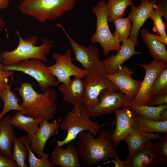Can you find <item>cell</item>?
Returning a JSON list of instances; mask_svg holds the SVG:
<instances>
[{
    "instance_id": "1",
    "label": "cell",
    "mask_w": 167,
    "mask_h": 167,
    "mask_svg": "<svg viewBox=\"0 0 167 167\" xmlns=\"http://www.w3.org/2000/svg\"><path fill=\"white\" fill-rule=\"evenodd\" d=\"M110 135L105 129L100 131L96 138L88 131L78 134L79 141L76 146L82 166L89 167L108 159L113 160L118 157L110 139Z\"/></svg>"
},
{
    "instance_id": "2",
    "label": "cell",
    "mask_w": 167,
    "mask_h": 167,
    "mask_svg": "<svg viewBox=\"0 0 167 167\" xmlns=\"http://www.w3.org/2000/svg\"><path fill=\"white\" fill-rule=\"evenodd\" d=\"M21 97L22 102L20 104L25 111V115L34 118H43L49 120L54 117L57 106V91L49 88L45 92L38 93L30 83H22L15 87Z\"/></svg>"
},
{
    "instance_id": "3",
    "label": "cell",
    "mask_w": 167,
    "mask_h": 167,
    "mask_svg": "<svg viewBox=\"0 0 167 167\" xmlns=\"http://www.w3.org/2000/svg\"><path fill=\"white\" fill-rule=\"evenodd\" d=\"M16 33L19 39L17 47L12 50L4 51L0 53V58L3 66L13 65L22 61L33 58L47 62L46 55L49 53L52 47L47 39H43L42 44L36 46L38 40L36 36H30L24 40L18 30H16Z\"/></svg>"
},
{
    "instance_id": "4",
    "label": "cell",
    "mask_w": 167,
    "mask_h": 167,
    "mask_svg": "<svg viewBox=\"0 0 167 167\" xmlns=\"http://www.w3.org/2000/svg\"><path fill=\"white\" fill-rule=\"evenodd\" d=\"M76 0H24L19 9L24 15L32 17L41 23L59 19L73 9Z\"/></svg>"
},
{
    "instance_id": "5",
    "label": "cell",
    "mask_w": 167,
    "mask_h": 167,
    "mask_svg": "<svg viewBox=\"0 0 167 167\" xmlns=\"http://www.w3.org/2000/svg\"><path fill=\"white\" fill-rule=\"evenodd\" d=\"M88 109L83 105L74 107L69 111L60 125L61 129L67 131V134L62 140L58 139L57 146H62L75 139L80 132L88 131L94 137L97 136L103 125H100L90 119Z\"/></svg>"
},
{
    "instance_id": "6",
    "label": "cell",
    "mask_w": 167,
    "mask_h": 167,
    "mask_svg": "<svg viewBox=\"0 0 167 167\" xmlns=\"http://www.w3.org/2000/svg\"><path fill=\"white\" fill-rule=\"evenodd\" d=\"M107 2L101 0L92 8V12L96 18V28L90 38L92 43H98L103 50V54L108 55L111 51H118L121 45L110 30L108 24V11Z\"/></svg>"
},
{
    "instance_id": "7",
    "label": "cell",
    "mask_w": 167,
    "mask_h": 167,
    "mask_svg": "<svg viewBox=\"0 0 167 167\" xmlns=\"http://www.w3.org/2000/svg\"><path fill=\"white\" fill-rule=\"evenodd\" d=\"M4 67L7 70L22 72L32 77L37 82L39 88L43 92L51 86H57L59 84L43 62L38 59L22 61L14 64L4 66Z\"/></svg>"
},
{
    "instance_id": "8",
    "label": "cell",
    "mask_w": 167,
    "mask_h": 167,
    "mask_svg": "<svg viewBox=\"0 0 167 167\" xmlns=\"http://www.w3.org/2000/svg\"><path fill=\"white\" fill-rule=\"evenodd\" d=\"M57 26L62 29L70 43L75 55L73 60L80 63L83 69L88 74L104 75V65L103 62L99 60L100 51L98 48L92 45L87 47L79 45L70 36L61 24H58Z\"/></svg>"
},
{
    "instance_id": "9",
    "label": "cell",
    "mask_w": 167,
    "mask_h": 167,
    "mask_svg": "<svg viewBox=\"0 0 167 167\" xmlns=\"http://www.w3.org/2000/svg\"><path fill=\"white\" fill-rule=\"evenodd\" d=\"M72 55V51L70 49H67L64 54L54 53L52 57L55 63L47 66L51 73L56 77L58 83H63L67 87L71 81V76L83 78L88 74L87 72L73 64Z\"/></svg>"
},
{
    "instance_id": "10",
    "label": "cell",
    "mask_w": 167,
    "mask_h": 167,
    "mask_svg": "<svg viewBox=\"0 0 167 167\" xmlns=\"http://www.w3.org/2000/svg\"><path fill=\"white\" fill-rule=\"evenodd\" d=\"M116 91L112 88L104 90L99 96L97 103L93 107L88 109L90 117H97L113 113L118 108L129 107L131 100L125 94Z\"/></svg>"
},
{
    "instance_id": "11",
    "label": "cell",
    "mask_w": 167,
    "mask_h": 167,
    "mask_svg": "<svg viewBox=\"0 0 167 167\" xmlns=\"http://www.w3.org/2000/svg\"><path fill=\"white\" fill-rule=\"evenodd\" d=\"M142 67L145 71V76L141 82L139 92L131 102L138 105H148L151 97V90L154 81L159 74L167 67V63L154 60L148 64H135Z\"/></svg>"
},
{
    "instance_id": "12",
    "label": "cell",
    "mask_w": 167,
    "mask_h": 167,
    "mask_svg": "<svg viewBox=\"0 0 167 167\" xmlns=\"http://www.w3.org/2000/svg\"><path fill=\"white\" fill-rule=\"evenodd\" d=\"M85 77L84 81L83 104L88 109L93 107L97 103L99 96L105 89L112 88L117 91L119 90L113 82L104 75L88 74Z\"/></svg>"
},
{
    "instance_id": "13",
    "label": "cell",
    "mask_w": 167,
    "mask_h": 167,
    "mask_svg": "<svg viewBox=\"0 0 167 167\" xmlns=\"http://www.w3.org/2000/svg\"><path fill=\"white\" fill-rule=\"evenodd\" d=\"M134 71L127 66H121L114 73L105 74L104 76L112 82L120 90L132 101L137 95L141 82L133 79L131 76Z\"/></svg>"
},
{
    "instance_id": "14",
    "label": "cell",
    "mask_w": 167,
    "mask_h": 167,
    "mask_svg": "<svg viewBox=\"0 0 167 167\" xmlns=\"http://www.w3.org/2000/svg\"><path fill=\"white\" fill-rule=\"evenodd\" d=\"M116 126L110 139L113 142L115 148L122 140H124L132 131L134 123V113L130 107L118 108L115 110Z\"/></svg>"
},
{
    "instance_id": "15",
    "label": "cell",
    "mask_w": 167,
    "mask_h": 167,
    "mask_svg": "<svg viewBox=\"0 0 167 167\" xmlns=\"http://www.w3.org/2000/svg\"><path fill=\"white\" fill-rule=\"evenodd\" d=\"M158 0H147L136 7H131V11L128 18L132 23L129 39L133 42L138 43L137 37L139 30L149 18L151 11L156 6Z\"/></svg>"
},
{
    "instance_id": "16",
    "label": "cell",
    "mask_w": 167,
    "mask_h": 167,
    "mask_svg": "<svg viewBox=\"0 0 167 167\" xmlns=\"http://www.w3.org/2000/svg\"><path fill=\"white\" fill-rule=\"evenodd\" d=\"M124 161L125 167H153L162 163L155 144L151 142Z\"/></svg>"
},
{
    "instance_id": "17",
    "label": "cell",
    "mask_w": 167,
    "mask_h": 167,
    "mask_svg": "<svg viewBox=\"0 0 167 167\" xmlns=\"http://www.w3.org/2000/svg\"><path fill=\"white\" fill-rule=\"evenodd\" d=\"M59 121L55 119L51 122L43 118L39 124L37 131L32 135H27L31 143L30 148L39 158L44 154V150L48 139L57 132Z\"/></svg>"
},
{
    "instance_id": "18",
    "label": "cell",
    "mask_w": 167,
    "mask_h": 167,
    "mask_svg": "<svg viewBox=\"0 0 167 167\" xmlns=\"http://www.w3.org/2000/svg\"><path fill=\"white\" fill-rule=\"evenodd\" d=\"M138 45V43L132 42L128 38L123 41L116 54H113L103 60L105 74L114 73L133 55L142 54L135 50V46Z\"/></svg>"
},
{
    "instance_id": "19",
    "label": "cell",
    "mask_w": 167,
    "mask_h": 167,
    "mask_svg": "<svg viewBox=\"0 0 167 167\" xmlns=\"http://www.w3.org/2000/svg\"><path fill=\"white\" fill-rule=\"evenodd\" d=\"M50 161L55 166L61 167H81L76 146L69 143L64 149L62 146L55 147L53 149Z\"/></svg>"
},
{
    "instance_id": "20",
    "label": "cell",
    "mask_w": 167,
    "mask_h": 167,
    "mask_svg": "<svg viewBox=\"0 0 167 167\" xmlns=\"http://www.w3.org/2000/svg\"><path fill=\"white\" fill-rule=\"evenodd\" d=\"M58 88L62 94L63 100L66 102L75 107L83 104L84 84L82 78L75 77L68 86L61 83Z\"/></svg>"
},
{
    "instance_id": "21",
    "label": "cell",
    "mask_w": 167,
    "mask_h": 167,
    "mask_svg": "<svg viewBox=\"0 0 167 167\" xmlns=\"http://www.w3.org/2000/svg\"><path fill=\"white\" fill-rule=\"evenodd\" d=\"M161 136L159 133H145L138 127L135 121L133 129L124 141L127 144L129 151L128 156H131L143 148L152 139H158Z\"/></svg>"
},
{
    "instance_id": "22",
    "label": "cell",
    "mask_w": 167,
    "mask_h": 167,
    "mask_svg": "<svg viewBox=\"0 0 167 167\" xmlns=\"http://www.w3.org/2000/svg\"><path fill=\"white\" fill-rule=\"evenodd\" d=\"M10 116L7 115L0 120V152L5 156L11 158V148L16 136L15 126L9 123Z\"/></svg>"
},
{
    "instance_id": "23",
    "label": "cell",
    "mask_w": 167,
    "mask_h": 167,
    "mask_svg": "<svg viewBox=\"0 0 167 167\" xmlns=\"http://www.w3.org/2000/svg\"><path fill=\"white\" fill-rule=\"evenodd\" d=\"M140 35L150 54L154 59L167 63V50L165 45L152 37L150 33L146 29H141Z\"/></svg>"
},
{
    "instance_id": "24",
    "label": "cell",
    "mask_w": 167,
    "mask_h": 167,
    "mask_svg": "<svg viewBox=\"0 0 167 167\" xmlns=\"http://www.w3.org/2000/svg\"><path fill=\"white\" fill-rule=\"evenodd\" d=\"M43 118H34L26 115L17 111L13 116H10L9 123L21 131H24L29 135H32L38 131Z\"/></svg>"
},
{
    "instance_id": "25",
    "label": "cell",
    "mask_w": 167,
    "mask_h": 167,
    "mask_svg": "<svg viewBox=\"0 0 167 167\" xmlns=\"http://www.w3.org/2000/svg\"><path fill=\"white\" fill-rule=\"evenodd\" d=\"M134 121L138 128L145 133L167 132V121H154L134 113Z\"/></svg>"
},
{
    "instance_id": "26",
    "label": "cell",
    "mask_w": 167,
    "mask_h": 167,
    "mask_svg": "<svg viewBox=\"0 0 167 167\" xmlns=\"http://www.w3.org/2000/svg\"><path fill=\"white\" fill-rule=\"evenodd\" d=\"M10 88L1 90L0 92V98L3 102L4 106L0 113V120L8 112L11 110H16L25 114V110L22 108L19 103L21 101L17 94L11 90Z\"/></svg>"
},
{
    "instance_id": "27",
    "label": "cell",
    "mask_w": 167,
    "mask_h": 167,
    "mask_svg": "<svg viewBox=\"0 0 167 167\" xmlns=\"http://www.w3.org/2000/svg\"><path fill=\"white\" fill-rule=\"evenodd\" d=\"M129 107L134 113L138 114L152 121H159L161 114L167 109V103L157 106H152L148 105H138L131 101Z\"/></svg>"
},
{
    "instance_id": "28",
    "label": "cell",
    "mask_w": 167,
    "mask_h": 167,
    "mask_svg": "<svg viewBox=\"0 0 167 167\" xmlns=\"http://www.w3.org/2000/svg\"><path fill=\"white\" fill-rule=\"evenodd\" d=\"M19 138L27 149L29 167H53L55 166L49 160V153H44L41 158H37L35 156L31 149L30 142L27 135L22 136Z\"/></svg>"
},
{
    "instance_id": "29",
    "label": "cell",
    "mask_w": 167,
    "mask_h": 167,
    "mask_svg": "<svg viewBox=\"0 0 167 167\" xmlns=\"http://www.w3.org/2000/svg\"><path fill=\"white\" fill-rule=\"evenodd\" d=\"M108 21H112L125 15V11L133 4L132 0H108L107 2Z\"/></svg>"
},
{
    "instance_id": "30",
    "label": "cell",
    "mask_w": 167,
    "mask_h": 167,
    "mask_svg": "<svg viewBox=\"0 0 167 167\" xmlns=\"http://www.w3.org/2000/svg\"><path fill=\"white\" fill-rule=\"evenodd\" d=\"M115 29L113 35L120 43L123 42L129 36L131 28V23L128 17L120 18L113 21Z\"/></svg>"
},
{
    "instance_id": "31",
    "label": "cell",
    "mask_w": 167,
    "mask_h": 167,
    "mask_svg": "<svg viewBox=\"0 0 167 167\" xmlns=\"http://www.w3.org/2000/svg\"><path fill=\"white\" fill-rule=\"evenodd\" d=\"M12 158L16 163L18 167H27L25 159L27 157V148L19 138L16 137L13 145Z\"/></svg>"
},
{
    "instance_id": "32",
    "label": "cell",
    "mask_w": 167,
    "mask_h": 167,
    "mask_svg": "<svg viewBox=\"0 0 167 167\" xmlns=\"http://www.w3.org/2000/svg\"><path fill=\"white\" fill-rule=\"evenodd\" d=\"M162 16L161 12L159 0L155 8L151 12L149 18L152 19L154 23L152 30L156 33L157 35L165 36L167 35L165 32L167 24L164 23L162 19Z\"/></svg>"
},
{
    "instance_id": "33",
    "label": "cell",
    "mask_w": 167,
    "mask_h": 167,
    "mask_svg": "<svg viewBox=\"0 0 167 167\" xmlns=\"http://www.w3.org/2000/svg\"><path fill=\"white\" fill-rule=\"evenodd\" d=\"M165 93H167V67L162 70L157 77L151 92V97Z\"/></svg>"
},
{
    "instance_id": "34",
    "label": "cell",
    "mask_w": 167,
    "mask_h": 167,
    "mask_svg": "<svg viewBox=\"0 0 167 167\" xmlns=\"http://www.w3.org/2000/svg\"><path fill=\"white\" fill-rule=\"evenodd\" d=\"M155 145L161 157L162 162H167V132L164 133L163 136L158 139Z\"/></svg>"
},
{
    "instance_id": "35",
    "label": "cell",
    "mask_w": 167,
    "mask_h": 167,
    "mask_svg": "<svg viewBox=\"0 0 167 167\" xmlns=\"http://www.w3.org/2000/svg\"><path fill=\"white\" fill-rule=\"evenodd\" d=\"M14 74L13 70L6 69L2 64H0V89L11 87V83H8V78Z\"/></svg>"
},
{
    "instance_id": "36",
    "label": "cell",
    "mask_w": 167,
    "mask_h": 167,
    "mask_svg": "<svg viewBox=\"0 0 167 167\" xmlns=\"http://www.w3.org/2000/svg\"><path fill=\"white\" fill-rule=\"evenodd\" d=\"M167 103V93L152 96L148 105L154 106Z\"/></svg>"
},
{
    "instance_id": "37",
    "label": "cell",
    "mask_w": 167,
    "mask_h": 167,
    "mask_svg": "<svg viewBox=\"0 0 167 167\" xmlns=\"http://www.w3.org/2000/svg\"><path fill=\"white\" fill-rule=\"evenodd\" d=\"M0 167H18L16 162L11 157H7L0 152Z\"/></svg>"
},
{
    "instance_id": "38",
    "label": "cell",
    "mask_w": 167,
    "mask_h": 167,
    "mask_svg": "<svg viewBox=\"0 0 167 167\" xmlns=\"http://www.w3.org/2000/svg\"><path fill=\"white\" fill-rule=\"evenodd\" d=\"M161 5V8L162 16H164L166 20V23L167 22V0H159Z\"/></svg>"
},
{
    "instance_id": "39",
    "label": "cell",
    "mask_w": 167,
    "mask_h": 167,
    "mask_svg": "<svg viewBox=\"0 0 167 167\" xmlns=\"http://www.w3.org/2000/svg\"><path fill=\"white\" fill-rule=\"evenodd\" d=\"M108 162H112L114 164L115 167H125L124 161L121 160L118 157L114 159L111 160V161Z\"/></svg>"
},
{
    "instance_id": "40",
    "label": "cell",
    "mask_w": 167,
    "mask_h": 167,
    "mask_svg": "<svg viewBox=\"0 0 167 167\" xmlns=\"http://www.w3.org/2000/svg\"><path fill=\"white\" fill-rule=\"evenodd\" d=\"M150 35L153 38L159 40L165 45H167V35L165 36H158L151 33Z\"/></svg>"
},
{
    "instance_id": "41",
    "label": "cell",
    "mask_w": 167,
    "mask_h": 167,
    "mask_svg": "<svg viewBox=\"0 0 167 167\" xmlns=\"http://www.w3.org/2000/svg\"><path fill=\"white\" fill-rule=\"evenodd\" d=\"M10 0H0V10L7 7L9 4Z\"/></svg>"
},
{
    "instance_id": "42",
    "label": "cell",
    "mask_w": 167,
    "mask_h": 167,
    "mask_svg": "<svg viewBox=\"0 0 167 167\" xmlns=\"http://www.w3.org/2000/svg\"><path fill=\"white\" fill-rule=\"evenodd\" d=\"M160 121H167V109L165 110L161 114Z\"/></svg>"
},
{
    "instance_id": "43",
    "label": "cell",
    "mask_w": 167,
    "mask_h": 167,
    "mask_svg": "<svg viewBox=\"0 0 167 167\" xmlns=\"http://www.w3.org/2000/svg\"><path fill=\"white\" fill-rule=\"evenodd\" d=\"M5 25V22L2 18L0 15V32L3 29Z\"/></svg>"
},
{
    "instance_id": "44",
    "label": "cell",
    "mask_w": 167,
    "mask_h": 167,
    "mask_svg": "<svg viewBox=\"0 0 167 167\" xmlns=\"http://www.w3.org/2000/svg\"><path fill=\"white\" fill-rule=\"evenodd\" d=\"M147 0H140V3H141Z\"/></svg>"
},
{
    "instance_id": "45",
    "label": "cell",
    "mask_w": 167,
    "mask_h": 167,
    "mask_svg": "<svg viewBox=\"0 0 167 167\" xmlns=\"http://www.w3.org/2000/svg\"><path fill=\"white\" fill-rule=\"evenodd\" d=\"M2 64V60L0 58V64Z\"/></svg>"
},
{
    "instance_id": "46",
    "label": "cell",
    "mask_w": 167,
    "mask_h": 167,
    "mask_svg": "<svg viewBox=\"0 0 167 167\" xmlns=\"http://www.w3.org/2000/svg\"><path fill=\"white\" fill-rule=\"evenodd\" d=\"M22 0V1H23V0Z\"/></svg>"
},
{
    "instance_id": "47",
    "label": "cell",
    "mask_w": 167,
    "mask_h": 167,
    "mask_svg": "<svg viewBox=\"0 0 167 167\" xmlns=\"http://www.w3.org/2000/svg\"><path fill=\"white\" fill-rule=\"evenodd\" d=\"M1 91V90H0V91Z\"/></svg>"
}]
</instances>
